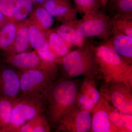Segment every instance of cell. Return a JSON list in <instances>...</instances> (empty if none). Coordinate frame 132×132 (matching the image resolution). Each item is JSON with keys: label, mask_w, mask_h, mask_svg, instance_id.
Returning <instances> with one entry per match:
<instances>
[{"label": "cell", "mask_w": 132, "mask_h": 132, "mask_svg": "<svg viewBox=\"0 0 132 132\" xmlns=\"http://www.w3.org/2000/svg\"><path fill=\"white\" fill-rule=\"evenodd\" d=\"M78 84L62 77L54 81L46 97L45 114L51 128H55L76 105Z\"/></svg>", "instance_id": "1"}, {"label": "cell", "mask_w": 132, "mask_h": 132, "mask_svg": "<svg viewBox=\"0 0 132 132\" xmlns=\"http://www.w3.org/2000/svg\"><path fill=\"white\" fill-rule=\"evenodd\" d=\"M94 47L86 41L82 46L55 60L54 62L61 72L62 77L73 79L83 76L97 79L99 70Z\"/></svg>", "instance_id": "2"}, {"label": "cell", "mask_w": 132, "mask_h": 132, "mask_svg": "<svg viewBox=\"0 0 132 132\" xmlns=\"http://www.w3.org/2000/svg\"><path fill=\"white\" fill-rule=\"evenodd\" d=\"M100 75L105 85L121 82L132 88V66L117 53L109 39L94 47Z\"/></svg>", "instance_id": "3"}, {"label": "cell", "mask_w": 132, "mask_h": 132, "mask_svg": "<svg viewBox=\"0 0 132 132\" xmlns=\"http://www.w3.org/2000/svg\"><path fill=\"white\" fill-rule=\"evenodd\" d=\"M46 100L20 96L13 101L11 122L6 132H16L22 126L36 116L45 113Z\"/></svg>", "instance_id": "4"}, {"label": "cell", "mask_w": 132, "mask_h": 132, "mask_svg": "<svg viewBox=\"0 0 132 132\" xmlns=\"http://www.w3.org/2000/svg\"><path fill=\"white\" fill-rule=\"evenodd\" d=\"M75 28L85 39L97 37L105 41L111 37L113 26L112 19L100 10L83 15L78 20Z\"/></svg>", "instance_id": "5"}, {"label": "cell", "mask_w": 132, "mask_h": 132, "mask_svg": "<svg viewBox=\"0 0 132 132\" xmlns=\"http://www.w3.org/2000/svg\"><path fill=\"white\" fill-rule=\"evenodd\" d=\"M20 96L44 99L46 97L54 80L49 74L38 70L20 72Z\"/></svg>", "instance_id": "6"}, {"label": "cell", "mask_w": 132, "mask_h": 132, "mask_svg": "<svg viewBox=\"0 0 132 132\" xmlns=\"http://www.w3.org/2000/svg\"><path fill=\"white\" fill-rule=\"evenodd\" d=\"M3 57V62L20 72L40 70L49 74L54 80L57 79L59 70L55 63L43 60L35 51H27Z\"/></svg>", "instance_id": "7"}, {"label": "cell", "mask_w": 132, "mask_h": 132, "mask_svg": "<svg viewBox=\"0 0 132 132\" xmlns=\"http://www.w3.org/2000/svg\"><path fill=\"white\" fill-rule=\"evenodd\" d=\"M100 92L118 111L132 115V88L123 82H113L105 85Z\"/></svg>", "instance_id": "8"}, {"label": "cell", "mask_w": 132, "mask_h": 132, "mask_svg": "<svg viewBox=\"0 0 132 132\" xmlns=\"http://www.w3.org/2000/svg\"><path fill=\"white\" fill-rule=\"evenodd\" d=\"M92 124V114L77 105L62 119L55 129L57 132L90 131Z\"/></svg>", "instance_id": "9"}, {"label": "cell", "mask_w": 132, "mask_h": 132, "mask_svg": "<svg viewBox=\"0 0 132 132\" xmlns=\"http://www.w3.org/2000/svg\"><path fill=\"white\" fill-rule=\"evenodd\" d=\"M110 102L101 94L92 113V124L90 132H120L110 120L109 109Z\"/></svg>", "instance_id": "10"}, {"label": "cell", "mask_w": 132, "mask_h": 132, "mask_svg": "<svg viewBox=\"0 0 132 132\" xmlns=\"http://www.w3.org/2000/svg\"><path fill=\"white\" fill-rule=\"evenodd\" d=\"M20 71L7 64L0 65V97L14 100L20 95Z\"/></svg>", "instance_id": "11"}, {"label": "cell", "mask_w": 132, "mask_h": 132, "mask_svg": "<svg viewBox=\"0 0 132 132\" xmlns=\"http://www.w3.org/2000/svg\"><path fill=\"white\" fill-rule=\"evenodd\" d=\"M42 6L58 21L75 27L78 12L71 0H48Z\"/></svg>", "instance_id": "12"}, {"label": "cell", "mask_w": 132, "mask_h": 132, "mask_svg": "<svg viewBox=\"0 0 132 132\" xmlns=\"http://www.w3.org/2000/svg\"><path fill=\"white\" fill-rule=\"evenodd\" d=\"M96 79L86 78L78 86L76 105L92 113L100 97Z\"/></svg>", "instance_id": "13"}, {"label": "cell", "mask_w": 132, "mask_h": 132, "mask_svg": "<svg viewBox=\"0 0 132 132\" xmlns=\"http://www.w3.org/2000/svg\"><path fill=\"white\" fill-rule=\"evenodd\" d=\"M109 40L117 53L125 61L131 64L132 37L120 32L113 28Z\"/></svg>", "instance_id": "14"}, {"label": "cell", "mask_w": 132, "mask_h": 132, "mask_svg": "<svg viewBox=\"0 0 132 132\" xmlns=\"http://www.w3.org/2000/svg\"><path fill=\"white\" fill-rule=\"evenodd\" d=\"M104 9L112 20L132 19V0H108Z\"/></svg>", "instance_id": "15"}, {"label": "cell", "mask_w": 132, "mask_h": 132, "mask_svg": "<svg viewBox=\"0 0 132 132\" xmlns=\"http://www.w3.org/2000/svg\"><path fill=\"white\" fill-rule=\"evenodd\" d=\"M31 47L28 32V20L17 24L16 36L12 47L4 52V56L28 51Z\"/></svg>", "instance_id": "16"}, {"label": "cell", "mask_w": 132, "mask_h": 132, "mask_svg": "<svg viewBox=\"0 0 132 132\" xmlns=\"http://www.w3.org/2000/svg\"><path fill=\"white\" fill-rule=\"evenodd\" d=\"M47 40L51 51L60 59L71 52L72 46L67 42L55 29H50L46 33Z\"/></svg>", "instance_id": "17"}, {"label": "cell", "mask_w": 132, "mask_h": 132, "mask_svg": "<svg viewBox=\"0 0 132 132\" xmlns=\"http://www.w3.org/2000/svg\"><path fill=\"white\" fill-rule=\"evenodd\" d=\"M28 20L46 32L51 29L55 22L54 18L46 9L36 5Z\"/></svg>", "instance_id": "18"}, {"label": "cell", "mask_w": 132, "mask_h": 132, "mask_svg": "<svg viewBox=\"0 0 132 132\" xmlns=\"http://www.w3.org/2000/svg\"><path fill=\"white\" fill-rule=\"evenodd\" d=\"M17 24L9 20L0 28V49L3 52L9 50L13 46L16 36Z\"/></svg>", "instance_id": "19"}, {"label": "cell", "mask_w": 132, "mask_h": 132, "mask_svg": "<svg viewBox=\"0 0 132 132\" xmlns=\"http://www.w3.org/2000/svg\"><path fill=\"white\" fill-rule=\"evenodd\" d=\"M67 42L78 47L82 46L86 40L79 34L75 27L62 24L54 29Z\"/></svg>", "instance_id": "20"}, {"label": "cell", "mask_w": 132, "mask_h": 132, "mask_svg": "<svg viewBox=\"0 0 132 132\" xmlns=\"http://www.w3.org/2000/svg\"><path fill=\"white\" fill-rule=\"evenodd\" d=\"M110 120L120 132H132V115L120 112L111 104L109 109Z\"/></svg>", "instance_id": "21"}, {"label": "cell", "mask_w": 132, "mask_h": 132, "mask_svg": "<svg viewBox=\"0 0 132 132\" xmlns=\"http://www.w3.org/2000/svg\"><path fill=\"white\" fill-rule=\"evenodd\" d=\"M45 113L36 116L17 130L16 132H48L51 130Z\"/></svg>", "instance_id": "22"}, {"label": "cell", "mask_w": 132, "mask_h": 132, "mask_svg": "<svg viewBox=\"0 0 132 132\" xmlns=\"http://www.w3.org/2000/svg\"><path fill=\"white\" fill-rule=\"evenodd\" d=\"M28 32L29 43L31 47L35 50L40 48L47 40L46 33L28 20Z\"/></svg>", "instance_id": "23"}, {"label": "cell", "mask_w": 132, "mask_h": 132, "mask_svg": "<svg viewBox=\"0 0 132 132\" xmlns=\"http://www.w3.org/2000/svg\"><path fill=\"white\" fill-rule=\"evenodd\" d=\"M35 5L31 0H18L12 20L18 24L28 20Z\"/></svg>", "instance_id": "24"}, {"label": "cell", "mask_w": 132, "mask_h": 132, "mask_svg": "<svg viewBox=\"0 0 132 132\" xmlns=\"http://www.w3.org/2000/svg\"><path fill=\"white\" fill-rule=\"evenodd\" d=\"M14 100L0 97V119L2 132H6L10 125Z\"/></svg>", "instance_id": "25"}, {"label": "cell", "mask_w": 132, "mask_h": 132, "mask_svg": "<svg viewBox=\"0 0 132 132\" xmlns=\"http://www.w3.org/2000/svg\"><path fill=\"white\" fill-rule=\"evenodd\" d=\"M77 12L84 15L103 7L100 0H73Z\"/></svg>", "instance_id": "26"}, {"label": "cell", "mask_w": 132, "mask_h": 132, "mask_svg": "<svg viewBox=\"0 0 132 132\" xmlns=\"http://www.w3.org/2000/svg\"><path fill=\"white\" fill-rule=\"evenodd\" d=\"M112 20L114 28L120 32L132 37V19L123 18Z\"/></svg>", "instance_id": "27"}, {"label": "cell", "mask_w": 132, "mask_h": 132, "mask_svg": "<svg viewBox=\"0 0 132 132\" xmlns=\"http://www.w3.org/2000/svg\"><path fill=\"white\" fill-rule=\"evenodd\" d=\"M18 0H0V11L9 20H12Z\"/></svg>", "instance_id": "28"}, {"label": "cell", "mask_w": 132, "mask_h": 132, "mask_svg": "<svg viewBox=\"0 0 132 132\" xmlns=\"http://www.w3.org/2000/svg\"><path fill=\"white\" fill-rule=\"evenodd\" d=\"M36 53L43 60L49 62H54L57 57L51 51L47 40L40 48L35 50Z\"/></svg>", "instance_id": "29"}, {"label": "cell", "mask_w": 132, "mask_h": 132, "mask_svg": "<svg viewBox=\"0 0 132 132\" xmlns=\"http://www.w3.org/2000/svg\"><path fill=\"white\" fill-rule=\"evenodd\" d=\"M9 20H8L2 12L0 11V28Z\"/></svg>", "instance_id": "30"}, {"label": "cell", "mask_w": 132, "mask_h": 132, "mask_svg": "<svg viewBox=\"0 0 132 132\" xmlns=\"http://www.w3.org/2000/svg\"><path fill=\"white\" fill-rule=\"evenodd\" d=\"M36 5L42 6L48 0H31Z\"/></svg>", "instance_id": "31"}, {"label": "cell", "mask_w": 132, "mask_h": 132, "mask_svg": "<svg viewBox=\"0 0 132 132\" xmlns=\"http://www.w3.org/2000/svg\"><path fill=\"white\" fill-rule=\"evenodd\" d=\"M100 1L101 2L102 4V6H103V7L104 8V7L106 5L108 0H100Z\"/></svg>", "instance_id": "32"}, {"label": "cell", "mask_w": 132, "mask_h": 132, "mask_svg": "<svg viewBox=\"0 0 132 132\" xmlns=\"http://www.w3.org/2000/svg\"><path fill=\"white\" fill-rule=\"evenodd\" d=\"M0 132H2V126L1 124V119H0Z\"/></svg>", "instance_id": "33"}, {"label": "cell", "mask_w": 132, "mask_h": 132, "mask_svg": "<svg viewBox=\"0 0 132 132\" xmlns=\"http://www.w3.org/2000/svg\"><path fill=\"white\" fill-rule=\"evenodd\" d=\"M1 59H0V65H1Z\"/></svg>", "instance_id": "34"}]
</instances>
